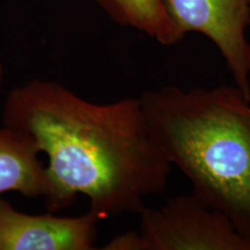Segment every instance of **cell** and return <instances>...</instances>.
<instances>
[{
  "instance_id": "cell-1",
  "label": "cell",
  "mask_w": 250,
  "mask_h": 250,
  "mask_svg": "<svg viewBox=\"0 0 250 250\" xmlns=\"http://www.w3.org/2000/svg\"><path fill=\"white\" fill-rule=\"evenodd\" d=\"M2 125L28 134L48 156L50 211L81 195L100 219L139 214L148 197L168 188L173 166L153 138L140 98L95 103L35 78L8 93Z\"/></svg>"
},
{
  "instance_id": "cell-2",
  "label": "cell",
  "mask_w": 250,
  "mask_h": 250,
  "mask_svg": "<svg viewBox=\"0 0 250 250\" xmlns=\"http://www.w3.org/2000/svg\"><path fill=\"white\" fill-rule=\"evenodd\" d=\"M153 138L197 198L250 241V100L235 85H165L139 96Z\"/></svg>"
},
{
  "instance_id": "cell-3",
  "label": "cell",
  "mask_w": 250,
  "mask_h": 250,
  "mask_svg": "<svg viewBox=\"0 0 250 250\" xmlns=\"http://www.w3.org/2000/svg\"><path fill=\"white\" fill-rule=\"evenodd\" d=\"M139 250H250L226 215L193 193L139 212Z\"/></svg>"
},
{
  "instance_id": "cell-4",
  "label": "cell",
  "mask_w": 250,
  "mask_h": 250,
  "mask_svg": "<svg viewBox=\"0 0 250 250\" xmlns=\"http://www.w3.org/2000/svg\"><path fill=\"white\" fill-rule=\"evenodd\" d=\"M180 41L190 33L208 37L218 49L234 85L250 100L249 0H165Z\"/></svg>"
},
{
  "instance_id": "cell-5",
  "label": "cell",
  "mask_w": 250,
  "mask_h": 250,
  "mask_svg": "<svg viewBox=\"0 0 250 250\" xmlns=\"http://www.w3.org/2000/svg\"><path fill=\"white\" fill-rule=\"evenodd\" d=\"M95 212L78 217L29 214L0 197V250H92L98 239Z\"/></svg>"
},
{
  "instance_id": "cell-6",
  "label": "cell",
  "mask_w": 250,
  "mask_h": 250,
  "mask_svg": "<svg viewBox=\"0 0 250 250\" xmlns=\"http://www.w3.org/2000/svg\"><path fill=\"white\" fill-rule=\"evenodd\" d=\"M40 154V148L28 134L6 125L0 127V196L18 192L48 201L52 187Z\"/></svg>"
},
{
  "instance_id": "cell-7",
  "label": "cell",
  "mask_w": 250,
  "mask_h": 250,
  "mask_svg": "<svg viewBox=\"0 0 250 250\" xmlns=\"http://www.w3.org/2000/svg\"><path fill=\"white\" fill-rule=\"evenodd\" d=\"M122 27L132 28L151 37L159 44L175 45L181 42L166 11L165 0H92Z\"/></svg>"
},
{
  "instance_id": "cell-8",
  "label": "cell",
  "mask_w": 250,
  "mask_h": 250,
  "mask_svg": "<svg viewBox=\"0 0 250 250\" xmlns=\"http://www.w3.org/2000/svg\"><path fill=\"white\" fill-rule=\"evenodd\" d=\"M4 81H5V67L2 64L1 59H0V94H1L2 87H4Z\"/></svg>"
},
{
  "instance_id": "cell-9",
  "label": "cell",
  "mask_w": 250,
  "mask_h": 250,
  "mask_svg": "<svg viewBox=\"0 0 250 250\" xmlns=\"http://www.w3.org/2000/svg\"><path fill=\"white\" fill-rule=\"evenodd\" d=\"M249 1H250V0H249Z\"/></svg>"
}]
</instances>
